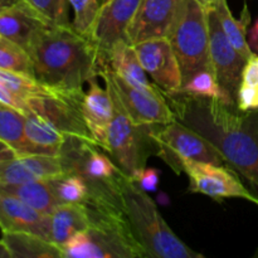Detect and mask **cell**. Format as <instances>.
Masks as SVG:
<instances>
[{"label": "cell", "instance_id": "6da1fadb", "mask_svg": "<svg viewBox=\"0 0 258 258\" xmlns=\"http://www.w3.org/2000/svg\"><path fill=\"white\" fill-rule=\"evenodd\" d=\"M164 95L176 120L211 141L226 166L236 171L258 198V108L241 111L180 91Z\"/></svg>", "mask_w": 258, "mask_h": 258}, {"label": "cell", "instance_id": "7a4b0ae2", "mask_svg": "<svg viewBox=\"0 0 258 258\" xmlns=\"http://www.w3.org/2000/svg\"><path fill=\"white\" fill-rule=\"evenodd\" d=\"M33 77L53 90L83 91V85L98 77L100 52L93 40L72 25H48L29 49Z\"/></svg>", "mask_w": 258, "mask_h": 258}, {"label": "cell", "instance_id": "3957f363", "mask_svg": "<svg viewBox=\"0 0 258 258\" xmlns=\"http://www.w3.org/2000/svg\"><path fill=\"white\" fill-rule=\"evenodd\" d=\"M96 144L67 138L59 159L64 171L80 175L90 188L87 206L100 211L123 212L121 186L127 175Z\"/></svg>", "mask_w": 258, "mask_h": 258}, {"label": "cell", "instance_id": "277c9868", "mask_svg": "<svg viewBox=\"0 0 258 258\" xmlns=\"http://www.w3.org/2000/svg\"><path fill=\"white\" fill-rule=\"evenodd\" d=\"M123 212L134 236L145 249L148 258H203L189 248L169 227L148 191L131 178L121 186Z\"/></svg>", "mask_w": 258, "mask_h": 258}, {"label": "cell", "instance_id": "5b68a950", "mask_svg": "<svg viewBox=\"0 0 258 258\" xmlns=\"http://www.w3.org/2000/svg\"><path fill=\"white\" fill-rule=\"evenodd\" d=\"M90 209L91 226L60 247L64 258H148L131 231L125 212Z\"/></svg>", "mask_w": 258, "mask_h": 258}, {"label": "cell", "instance_id": "8992f818", "mask_svg": "<svg viewBox=\"0 0 258 258\" xmlns=\"http://www.w3.org/2000/svg\"><path fill=\"white\" fill-rule=\"evenodd\" d=\"M170 40L180 66L183 82L202 70H212L207 5L201 0H183Z\"/></svg>", "mask_w": 258, "mask_h": 258}, {"label": "cell", "instance_id": "52a82bcc", "mask_svg": "<svg viewBox=\"0 0 258 258\" xmlns=\"http://www.w3.org/2000/svg\"><path fill=\"white\" fill-rule=\"evenodd\" d=\"M106 88L113 101V117L108 127L106 151L128 178H134L138 171L146 168L151 144H155L150 135L151 125H136L127 115L112 87L106 85Z\"/></svg>", "mask_w": 258, "mask_h": 258}, {"label": "cell", "instance_id": "ba28073f", "mask_svg": "<svg viewBox=\"0 0 258 258\" xmlns=\"http://www.w3.org/2000/svg\"><path fill=\"white\" fill-rule=\"evenodd\" d=\"M150 135L155 141L158 155L178 174L181 160L226 165L222 154L211 141L176 118L168 123L151 125Z\"/></svg>", "mask_w": 258, "mask_h": 258}, {"label": "cell", "instance_id": "9c48e42d", "mask_svg": "<svg viewBox=\"0 0 258 258\" xmlns=\"http://www.w3.org/2000/svg\"><path fill=\"white\" fill-rule=\"evenodd\" d=\"M83 91L76 92L49 88L47 92L29 97L27 103L29 110L48 118L67 138L81 139L96 144L83 117Z\"/></svg>", "mask_w": 258, "mask_h": 258}, {"label": "cell", "instance_id": "30bf717a", "mask_svg": "<svg viewBox=\"0 0 258 258\" xmlns=\"http://www.w3.org/2000/svg\"><path fill=\"white\" fill-rule=\"evenodd\" d=\"M98 77L112 87L127 115L136 125H161L175 120V115L161 90L158 92L138 90L107 67L101 68Z\"/></svg>", "mask_w": 258, "mask_h": 258}, {"label": "cell", "instance_id": "8fae6325", "mask_svg": "<svg viewBox=\"0 0 258 258\" xmlns=\"http://www.w3.org/2000/svg\"><path fill=\"white\" fill-rule=\"evenodd\" d=\"M180 171L189 179V190L213 199L239 198L258 206V198L239 179L238 174L226 165L196 160H181Z\"/></svg>", "mask_w": 258, "mask_h": 258}, {"label": "cell", "instance_id": "7c38bea8", "mask_svg": "<svg viewBox=\"0 0 258 258\" xmlns=\"http://www.w3.org/2000/svg\"><path fill=\"white\" fill-rule=\"evenodd\" d=\"M209 25V55L211 64L219 85L227 91L237 105V93L241 86L242 72L247 59L233 47L211 5H207Z\"/></svg>", "mask_w": 258, "mask_h": 258}, {"label": "cell", "instance_id": "4fadbf2b", "mask_svg": "<svg viewBox=\"0 0 258 258\" xmlns=\"http://www.w3.org/2000/svg\"><path fill=\"white\" fill-rule=\"evenodd\" d=\"M145 72L164 93L178 92L183 75L178 58L168 38H155L134 45Z\"/></svg>", "mask_w": 258, "mask_h": 258}, {"label": "cell", "instance_id": "5bb4252c", "mask_svg": "<svg viewBox=\"0 0 258 258\" xmlns=\"http://www.w3.org/2000/svg\"><path fill=\"white\" fill-rule=\"evenodd\" d=\"M183 0H141L128 25L126 39L131 45L155 38H168Z\"/></svg>", "mask_w": 258, "mask_h": 258}, {"label": "cell", "instance_id": "9a60e30c", "mask_svg": "<svg viewBox=\"0 0 258 258\" xmlns=\"http://www.w3.org/2000/svg\"><path fill=\"white\" fill-rule=\"evenodd\" d=\"M141 0H108L100 8L90 38L100 52V59L117 40L126 39V32L139 9Z\"/></svg>", "mask_w": 258, "mask_h": 258}, {"label": "cell", "instance_id": "2e32d148", "mask_svg": "<svg viewBox=\"0 0 258 258\" xmlns=\"http://www.w3.org/2000/svg\"><path fill=\"white\" fill-rule=\"evenodd\" d=\"M0 228L3 232H25L50 241V216L9 194L0 193Z\"/></svg>", "mask_w": 258, "mask_h": 258}, {"label": "cell", "instance_id": "e0dca14e", "mask_svg": "<svg viewBox=\"0 0 258 258\" xmlns=\"http://www.w3.org/2000/svg\"><path fill=\"white\" fill-rule=\"evenodd\" d=\"M64 173L59 156L23 154L9 161L0 174V184L13 185L44 180Z\"/></svg>", "mask_w": 258, "mask_h": 258}, {"label": "cell", "instance_id": "ac0fdd59", "mask_svg": "<svg viewBox=\"0 0 258 258\" xmlns=\"http://www.w3.org/2000/svg\"><path fill=\"white\" fill-rule=\"evenodd\" d=\"M48 25L24 0L0 12V37L14 42L28 52L38 34Z\"/></svg>", "mask_w": 258, "mask_h": 258}, {"label": "cell", "instance_id": "d6986e66", "mask_svg": "<svg viewBox=\"0 0 258 258\" xmlns=\"http://www.w3.org/2000/svg\"><path fill=\"white\" fill-rule=\"evenodd\" d=\"M82 111L93 140L106 150L108 127L113 117V101L107 88L100 87L97 78L90 82V90L83 97Z\"/></svg>", "mask_w": 258, "mask_h": 258}, {"label": "cell", "instance_id": "ffe728a7", "mask_svg": "<svg viewBox=\"0 0 258 258\" xmlns=\"http://www.w3.org/2000/svg\"><path fill=\"white\" fill-rule=\"evenodd\" d=\"M107 67L115 75L122 78L133 87L144 92H158L160 88L156 85L150 83L148 80V73L144 70L140 59H139L134 45L127 40H117L112 45L101 63V68Z\"/></svg>", "mask_w": 258, "mask_h": 258}, {"label": "cell", "instance_id": "44dd1931", "mask_svg": "<svg viewBox=\"0 0 258 258\" xmlns=\"http://www.w3.org/2000/svg\"><path fill=\"white\" fill-rule=\"evenodd\" d=\"M92 214L85 203H62L50 214V242L62 247L71 237L91 226Z\"/></svg>", "mask_w": 258, "mask_h": 258}, {"label": "cell", "instance_id": "7402d4cb", "mask_svg": "<svg viewBox=\"0 0 258 258\" xmlns=\"http://www.w3.org/2000/svg\"><path fill=\"white\" fill-rule=\"evenodd\" d=\"M25 139L29 154L59 156L67 136L35 111L25 113Z\"/></svg>", "mask_w": 258, "mask_h": 258}, {"label": "cell", "instance_id": "603a6c76", "mask_svg": "<svg viewBox=\"0 0 258 258\" xmlns=\"http://www.w3.org/2000/svg\"><path fill=\"white\" fill-rule=\"evenodd\" d=\"M206 5H211L213 8L227 38L244 59L248 60L252 55L256 54L251 49L248 40H247V34H248L247 27H249L251 24V13H249L247 4H244L239 20L233 17L227 0H211Z\"/></svg>", "mask_w": 258, "mask_h": 258}, {"label": "cell", "instance_id": "cb8c5ba5", "mask_svg": "<svg viewBox=\"0 0 258 258\" xmlns=\"http://www.w3.org/2000/svg\"><path fill=\"white\" fill-rule=\"evenodd\" d=\"M12 258H64L59 246L48 239L25 232H3Z\"/></svg>", "mask_w": 258, "mask_h": 258}, {"label": "cell", "instance_id": "d4e9b609", "mask_svg": "<svg viewBox=\"0 0 258 258\" xmlns=\"http://www.w3.org/2000/svg\"><path fill=\"white\" fill-rule=\"evenodd\" d=\"M0 193L15 197L40 213L48 216H50L53 211L59 206V202L48 179L24 184H13V185L0 184Z\"/></svg>", "mask_w": 258, "mask_h": 258}, {"label": "cell", "instance_id": "484cf974", "mask_svg": "<svg viewBox=\"0 0 258 258\" xmlns=\"http://www.w3.org/2000/svg\"><path fill=\"white\" fill-rule=\"evenodd\" d=\"M0 140L18 155L29 154L25 139V115L3 102H0Z\"/></svg>", "mask_w": 258, "mask_h": 258}, {"label": "cell", "instance_id": "4316f807", "mask_svg": "<svg viewBox=\"0 0 258 258\" xmlns=\"http://www.w3.org/2000/svg\"><path fill=\"white\" fill-rule=\"evenodd\" d=\"M179 91L191 96H198V97L213 98L232 107H237L236 102L232 100L231 96L219 85L213 70H202L196 72L188 80L184 81Z\"/></svg>", "mask_w": 258, "mask_h": 258}, {"label": "cell", "instance_id": "83f0119b", "mask_svg": "<svg viewBox=\"0 0 258 258\" xmlns=\"http://www.w3.org/2000/svg\"><path fill=\"white\" fill-rule=\"evenodd\" d=\"M59 204L62 203H85L88 204L91 191L86 181L80 175L73 173L59 174L48 179Z\"/></svg>", "mask_w": 258, "mask_h": 258}, {"label": "cell", "instance_id": "f1b7e54d", "mask_svg": "<svg viewBox=\"0 0 258 258\" xmlns=\"http://www.w3.org/2000/svg\"><path fill=\"white\" fill-rule=\"evenodd\" d=\"M0 70L33 76L29 53L12 40L0 37Z\"/></svg>", "mask_w": 258, "mask_h": 258}, {"label": "cell", "instance_id": "f546056e", "mask_svg": "<svg viewBox=\"0 0 258 258\" xmlns=\"http://www.w3.org/2000/svg\"><path fill=\"white\" fill-rule=\"evenodd\" d=\"M73 9V20L71 25L78 33L90 37L95 25L102 0H68Z\"/></svg>", "mask_w": 258, "mask_h": 258}, {"label": "cell", "instance_id": "4dcf8cb0", "mask_svg": "<svg viewBox=\"0 0 258 258\" xmlns=\"http://www.w3.org/2000/svg\"><path fill=\"white\" fill-rule=\"evenodd\" d=\"M43 19L52 25H70L68 0H24Z\"/></svg>", "mask_w": 258, "mask_h": 258}, {"label": "cell", "instance_id": "1f68e13d", "mask_svg": "<svg viewBox=\"0 0 258 258\" xmlns=\"http://www.w3.org/2000/svg\"><path fill=\"white\" fill-rule=\"evenodd\" d=\"M131 179L145 191H154L156 190L159 183V170L153 168H144Z\"/></svg>", "mask_w": 258, "mask_h": 258}, {"label": "cell", "instance_id": "d6a6232c", "mask_svg": "<svg viewBox=\"0 0 258 258\" xmlns=\"http://www.w3.org/2000/svg\"><path fill=\"white\" fill-rule=\"evenodd\" d=\"M0 102L10 106V107L17 108V110H19L20 112H23L24 115L29 112V107H28L27 101L23 100V98L19 97L17 93L13 92L2 80H0Z\"/></svg>", "mask_w": 258, "mask_h": 258}, {"label": "cell", "instance_id": "836d02e7", "mask_svg": "<svg viewBox=\"0 0 258 258\" xmlns=\"http://www.w3.org/2000/svg\"><path fill=\"white\" fill-rule=\"evenodd\" d=\"M241 85L258 87V54L252 55L244 64Z\"/></svg>", "mask_w": 258, "mask_h": 258}, {"label": "cell", "instance_id": "e575fe53", "mask_svg": "<svg viewBox=\"0 0 258 258\" xmlns=\"http://www.w3.org/2000/svg\"><path fill=\"white\" fill-rule=\"evenodd\" d=\"M17 155L18 154L9 145H7L4 141L0 140V174H2L4 166Z\"/></svg>", "mask_w": 258, "mask_h": 258}, {"label": "cell", "instance_id": "d590c367", "mask_svg": "<svg viewBox=\"0 0 258 258\" xmlns=\"http://www.w3.org/2000/svg\"><path fill=\"white\" fill-rule=\"evenodd\" d=\"M248 44L251 47V49L253 50L256 54H258V18L256 19V22L251 25V29L248 30Z\"/></svg>", "mask_w": 258, "mask_h": 258}, {"label": "cell", "instance_id": "8d00e7d4", "mask_svg": "<svg viewBox=\"0 0 258 258\" xmlns=\"http://www.w3.org/2000/svg\"><path fill=\"white\" fill-rule=\"evenodd\" d=\"M0 258H12V254L3 239H0Z\"/></svg>", "mask_w": 258, "mask_h": 258}, {"label": "cell", "instance_id": "74e56055", "mask_svg": "<svg viewBox=\"0 0 258 258\" xmlns=\"http://www.w3.org/2000/svg\"><path fill=\"white\" fill-rule=\"evenodd\" d=\"M19 2H22V0H0V12L13 7V5L18 4Z\"/></svg>", "mask_w": 258, "mask_h": 258}, {"label": "cell", "instance_id": "f35d334b", "mask_svg": "<svg viewBox=\"0 0 258 258\" xmlns=\"http://www.w3.org/2000/svg\"><path fill=\"white\" fill-rule=\"evenodd\" d=\"M201 2H202V3H204V4H208V3L211 2V0H201Z\"/></svg>", "mask_w": 258, "mask_h": 258}, {"label": "cell", "instance_id": "ab89813d", "mask_svg": "<svg viewBox=\"0 0 258 258\" xmlns=\"http://www.w3.org/2000/svg\"><path fill=\"white\" fill-rule=\"evenodd\" d=\"M108 2V0H102V4H103V3H107Z\"/></svg>", "mask_w": 258, "mask_h": 258}]
</instances>
